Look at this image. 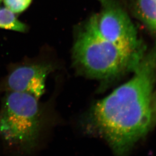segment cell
<instances>
[{
  "mask_svg": "<svg viewBox=\"0 0 156 156\" xmlns=\"http://www.w3.org/2000/svg\"><path fill=\"white\" fill-rule=\"evenodd\" d=\"M129 81L95 102L82 122L86 132L105 140L116 156H126L150 130L156 83V42Z\"/></svg>",
  "mask_w": 156,
  "mask_h": 156,
  "instance_id": "cell-1",
  "label": "cell"
},
{
  "mask_svg": "<svg viewBox=\"0 0 156 156\" xmlns=\"http://www.w3.org/2000/svg\"><path fill=\"white\" fill-rule=\"evenodd\" d=\"M73 51L74 64L83 74L105 81L133 72L146 52L126 49L107 40L98 30L96 14L78 29Z\"/></svg>",
  "mask_w": 156,
  "mask_h": 156,
  "instance_id": "cell-2",
  "label": "cell"
},
{
  "mask_svg": "<svg viewBox=\"0 0 156 156\" xmlns=\"http://www.w3.org/2000/svg\"><path fill=\"white\" fill-rule=\"evenodd\" d=\"M42 123L38 99L11 91L0 111V140L10 151L30 153L37 145Z\"/></svg>",
  "mask_w": 156,
  "mask_h": 156,
  "instance_id": "cell-3",
  "label": "cell"
},
{
  "mask_svg": "<svg viewBox=\"0 0 156 156\" xmlns=\"http://www.w3.org/2000/svg\"><path fill=\"white\" fill-rule=\"evenodd\" d=\"M102 5L97 15L99 32L107 40L131 51L143 50L138 33L130 17L120 5L113 0H99Z\"/></svg>",
  "mask_w": 156,
  "mask_h": 156,
  "instance_id": "cell-4",
  "label": "cell"
},
{
  "mask_svg": "<svg viewBox=\"0 0 156 156\" xmlns=\"http://www.w3.org/2000/svg\"><path fill=\"white\" fill-rule=\"evenodd\" d=\"M52 69L49 65L20 66L9 76L8 86L11 91L28 93L39 99L44 93L46 79Z\"/></svg>",
  "mask_w": 156,
  "mask_h": 156,
  "instance_id": "cell-5",
  "label": "cell"
},
{
  "mask_svg": "<svg viewBox=\"0 0 156 156\" xmlns=\"http://www.w3.org/2000/svg\"><path fill=\"white\" fill-rule=\"evenodd\" d=\"M132 9L135 16L151 32L156 33V1L134 0Z\"/></svg>",
  "mask_w": 156,
  "mask_h": 156,
  "instance_id": "cell-6",
  "label": "cell"
},
{
  "mask_svg": "<svg viewBox=\"0 0 156 156\" xmlns=\"http://www.w3.org/2000/svg\"><path fill=\"white\" fill-rule=\"evenodd\" d=\"M0 28L20 32L27 30L26 24L17 20L14 13L6 7L0 8Z\"/></svg>",
  "mask_w": 156,
  "mask_h": 156,
  "instance_id": "cell-7",
  "label": "cell"
},
{
  "mask_svg": "<svg viewBox=\"0 0 156 156\" xmlns=\"http://www.w3.org/2000/svg\"><path fill=\"white\" fill-rule=\"evenodd\" d=\"M32 1V0H4L6 7L14 13L24 11Z\"/></svg>",
  "mask_w": 156,
  "mask_h": 156,
  "instance_id": "cell-8",
  "label": "cell"
},
{
  "mask_svg": "<svg viewBox=\"0 0 156 156\" xmlns=\"http://www.w3.org/2000/svg\"><path fill=\"white\" fill-rule=\"evenodd\" d=\"M154 103H155V105H154V108H155V112H156V96H155V101H154Z\"/></svg>",
  "mask_w": 156,
  "mask_h": 156,
  "instance_id": "cell-9",
  "label": "cell"
},
{
  "mask_svg": "<svg viewBox=\"0 0 156 156\" xmlns=\"http://www.w3.org/2000/svg\"><path fill=\"white\" fill-rule=\"evenodd\" d=\"M2 1V0H0V3H1V2Z\"/></svg>",
  "mask_w": 156,
  "mask_h": 156,
  "instance_id": "cell-10",
  "label": "cell"
},
{
  "mask_svg": "<svg viewBox=\"0 0 156 156\" xmlns=\"http://www.w3.org/2000/svg\"><path fill=\"white\" fill-rule=\"evenodd\" d=\"M155 1H156V0H155Z\"/></svg>",
  "mask_w": 156,
  "mask_h": 156,
  "instance_id": "cell-11",
  "label": "cell"
}]
</instances>
